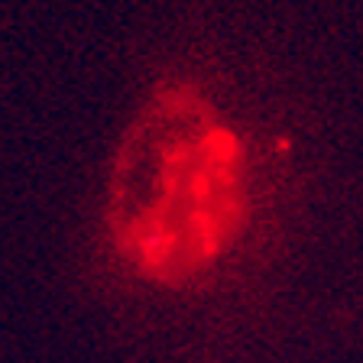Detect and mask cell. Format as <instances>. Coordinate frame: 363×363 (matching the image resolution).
<instances>
[{
	"label": "cell",
	"instance_id": "obj_1",
	"mask_svg": "<svg viewBox=\"0 0 363 363\" xmlns=\"http://www.w3.org/2000/svg\"><path fill=\"white\" fill-rule=\"evenodd\" d=\"M247 218L243 146L191 84H159L121 136L107 224L121 257L162 286L195 279Z\"/></svg>",
	"mask_w": 363,
	"mask_h": 363
}]
</instances>
